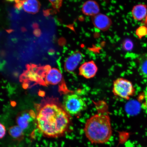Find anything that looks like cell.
<instances>
[{"instance_id": "cell-15", "label": "cell", "mask_w": 147, "mask_h": 147, "mask_svg": "<svg viewBox=\"0 0 147 147\" xmlns=\"http://www.w3.org/2000/svg\"><path fill=\"white\" fill-rule=\"evenodd\" d=\"M136 102H130L126 104L125 107L126 111L128 113L130 114H134V113H136L138 110L136 109H138L137 104Z\"/></svg>"}, {"instance_id": "cell-14", "label": "cell", "mask_w": 147, "mask_h": 147, "mask_svg": "<svg viewBox=\"0 0 147 147\" xmlns=\"http://www.w3.org/2000/svg\"><path fill=\"white\" fill-rule=\"evenodd\" d=\"M23 129L18 126H14L11 127L9 133L12 137L18 138L21 136L23 133Z\"/></svg>"}, {"instance_id": "cell-5", "label": "cell", "mask_w": 147, "mask_h": 147, "mask_svg": "<svg viewBox=\"0 0 147 147\" xmlns=\"http://www.w3.org/2000/svg\"><path fill=\"white\" fill-rule=\"evenodd\" d=\"M42 76L45 78L46 84L51 85L59 84L63 79V76L59 69L55 68H51L49 66L43 68Z\"/></svg>"}, {"instance_id": "cell-4", "label": "cell", "mask_w": 147, "mask_h": 147, "mask_svg": "<svg viewBox=\"0 0 147 147\" xmlns=\"http://www.w3.org/2000/svg\"><path fill=\"white\" fill-rule=\"evenodd\" d=\"M112 91L115 96L126 100H129L135 93L132 82L122 78H117L114 81Z\"/></svg>"}, {"instance_id": "cell-19", "label": "cell", "mask_w": 147, "mask_h": 147, "mask_svg": "<svg viewBox=\"0 0 147 147\" xmlns=\"http://www.w3.org/2000/svg\"><path fill=\"white\" fill-rule=\"evenodd\" d=\"M6 134V129L4 125L0 123V139L4 137Z\"/></svg>"}, {"instance_id": "cell-10", "label": "cell", "mask_w": 147, "mask_h": 147, "mask_svg": "<svg viewBox=\"0 0 147 147\" xmlns=\"http://www.w3.org/2000/svg\"><path fill=\"white\" fill-rule=\"evenodd\" d=\"M82 11L86 16H94L99 13L100 7L96 1H88L83 5Z\"/></svg>"}, {"instance_id": "cell-3", "label": "cell", "mask_w": 147, "mask_h": 147, "mask_svg": "<svg viewBox=\"0 0 147 147\" xmlns=\"http://www.w3.org/2000/svg\"><path fill=\"white\" fill-rule=\"evenodd\" d=\"M63 109L68 114L75 116L87 109V105L84 99L75 93L67 94L63 97Z\"/></svg>"}, {"instance_id": "cell-6", "label": "cell", "mask_w": 147, "mask_h": 147, "mask_svg": "<svg viewBox=\"0 0 147 147\" xmlns=\"http://www.w3.org/2000/svg\"><path fill=\"white\" fill-rule=\"evenodd\" d=\"M83 56L79 51L74 52L66 59L64 63V69L67 72L74 71L82 60Z\"/></svg>"}, {"instance_id": "cell-1", "label": "cell", "mask_w": 147, "mask_h": 147, "mask_svg": "<svg viewBox=\"0 0 147 147\" xmlns=\"http://www.w3.org/2000/svg\"><path fill=\"white\" fill-rule=\"evenodd\" d=\"M38 129L44 136L56 138L63 135L70 123L69 115L57 105L49 103L42 107L36 117Z\"/></svg>"}, {"instance_id": "cell-17", "label": "cell", "mask_w": 147, "mask_h": 147, "mask_svg": "<svg viewBox=\"0 0 147 147\" xmlns=\"http://www.w3.org/2000/svg\"><path fill=\"white\" fill-rule=\"evenodd\" d=\"M123 47L126 50H129L133 47V44L129 40H126L124 42Z\"/></svg>"}, {"instance_id": "cell-7", "label": "cell", "mask_w": 147, "mask_h": 147, "mask_svg": "<svg viewBox=\"0 0 147 147\" xmlns=\"http://www.w3.org/2000/svg\"><path fill=\"white\" fill-rule=\"evenodd\" d=\"M97 71L98 67L93 61L84 62L80 65L79 69V75L87 79L94 77Z\"/></svg>"}, {"instance_id": "cell-16", "label": "cell", "mask_w": 147, "mask_h": 147, "mask_svg": "<svg viewBox=\"0 0 147 147\" xmlns=\"http://www.w3.org/2000/svg\"><path fill=\"white\" fill-rule=\"evenodd\" d=\"M136 34L139 37L144 36L147 34V29L144 27H140L137 29Z\"/></svg>"}, {"instance_id": "cell-8", "label": "cell", "mask_w": 147, "mask_h": 147, "mask_svg": "<svg viewBox=\"0 0 147 147\" xmlns=\"http://www.w3.org/2000/svg\"><path fill=\"white\" fill-rule=\"evenodd\" d=\"M16 6L17 8H22L29 13L36 14L39 11L41 5L39 1L35 0L16 1Z\"/></svg>"}, {"instance_id": "cell-13", "label": "cell", "mask_w": 147, "mask_h": 147, "mask_svg": "<svg viewBox=\"0 0 147 147\" xmlns=\"http://www.w3.org/2000/svg\"><path fill=\"white\" fill-rule=\"evenodd\" d=\"M32 117L30 113L26 112L20 115L16 120L18 126L23 130L26 129L28 126Z\"/></svg>"}, {"instance_id": "cell-18", "label": "cell", "mask_w": 147, "mask_h": 147, "mask_svg": "<svg viewBox=\"0 0 147 147\" xmlns=\"http://www.w3.org/2000/svg\"><path fill=\"white\" fill-rule=\"evenodd\" d=\"M49 1L51 2L53 7L55 9H57V10H58L62 5V1Z\"/></svg>"}, {"instance_id": "cell-9", "label": "cell", "mask_w": 147, "mask_h": 147, "mask_svg": "<svg viewBox=\"0 0 147 147\" xmlns=\"http://www.w3.org/2000/svg\"><path fill=\"white\" fill-rule=\"evenodd\" d=\"M95 27L99 30L105 31L109 29L112 24L111 19L105 14L99 13L92 18Z\"/></svg>"}, {"instance_id": "cell-11", "label": "cell", "mask_w": 147, "mask_h": 147, "mask_svg": "<svg viewBox=\"0 0 147 147\" xmlns=\"http://www.w3.org/2000/svg\"><path fill=\"white\" fill-rule=\"evenodd\" d=\"M147 8L146 5L140 4L134 6L132 10V14L134 19L140 21L146 17Z\"/></svg>"}, {"instance_id": "cell-12", "label": "cell", "mask_w": 147, "mask_h": 147, "mask_svg": "<svg viewBox=\"0 0 147 147\" xmlns=\"http://www.w3.org/2000/svg\"><path fill=\"white\" fill-rule=\"evenodd\" d=\"M138 71L141 76L147 78V53L139 57Z\"/></svg>"}, {"instance_id": "cell-2", "label": "cell", "mask_w": 147, "mask_h": 147, "mask_svg": "<svg viewBox=\"0 0 147 147\" xmlns=\"http://www.w3.org/2000/svg\"><path fill=\"white\" fill-rule=\"evenodd\" d=\"M86 121L84 131L86 137L93 144H102L107 142L113 134L111 120L107 110L102 109Z\"/></svg>"}]
</instances>
